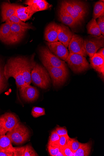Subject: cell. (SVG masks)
Here are the masks:
<instances>
[{"instance_id": "obj_34", "label": "cell", "mask_w": 104, "mask_h": 156, "mask_svg": "<svg viewBox=\"0 0 104 156\" xmlns=\"http://www.w3.org/2000/svg\"><path fill=\"white\" fill-rule=\"evenodd\" d=\"M60 137V136L54 130L51 133L48 143L52 144H59Z\"/></svg>"}, {"instance_id": "obj_41", "label": "cell", "mask_w": 104, "mask_h": 156, "mask_svg": "<svg viewBox=\"0 0 104 156\" xmlns=\"http://www.w3.org/2000/svg\"><path fill=\"white\" fill-rule=\"evenodd\" d=\"M0 156H14L13 151L0 150Z\"/></svg>"}, {"instance_id": "obj_11", "label": "cell", "mask_w": 104, "mask_h": 156, "mask_svg": "<svg viewBox=\"0 0 104 156\" xmlns=\"http://www.w3.org/2000/svg\"><path fill=\"white\" fill-rule=\"evenodd\" d=\"M50 51L59 58L66 62L69 52L67 48L59 41L48 42L47 43Z\"/></svg>"}, {"instance_id": "obj_21", "label": "cell", "mask_w": 104, "mask_h": 156, "mask_svg": "<svg viewBox=\"0 0 104 156\" xmlns=\"http://www.w3.org/2000/svg\"><path fill=\"white\" fill-rule=\"evenodd\" d=\"M83 18L84 19L87 12V6L85 4L81 1H67Z\"/></svg>"}, {"instance_id": "obj_32", "label": "cell", "mask_w": 104, "mask_h": 156, "mask_svg": "<svg viewBox=\"0 0 104 156\" xmlns=\"http://www.w3.org/2000/svg\"><path fill=\"white\" fill-rule=\"evenodd\" d=\"M31 114L34 118H37L45 115V109L43 108L34 107L32 108Z\"/></svg>"}, {"instance_id": "obj_35", "label": "cell", "mask_w": 104, "mask_h": 156, "mask_svg": "<svg viewBox=\"0 0 104 156\" xmlns=\"http://www.w3.org/2000/svg\"><path fill=\"white\" fill-rule=\"evenodd\" d=\"M70 138L68 135L60 136L59 142V144L60 147L67 145Z\"/></svg>"}, {"instance_id": "obj_37", "label": "cell", "mask_w": 104, "mask_h": 156, "mask_svg": "<svg viewBox=\"0 0 104 156\" xmlns=\"http://www.w3.org/2000/svg\"><path fill=\"white\" fill-rule=\"evenodd\" d=\"M25 146L14 147V156H24Z\"/></svg>"}, {"instance_id": "obj_40", "label": "cell", "mask_w": 104, "mask_h": 156, "mask_svg": "<svg viewBox=\"0 0 104 156\" xmlns=\"http://www.w3.org/2000/svg\"><path fill=\"white\" fill-rule=\"evenodd\" d=\"M55 130L60 136L68 135L67 131L64 127H57Z\"/></svg>"}, {"instance_id": "obj_5", "label": "cell", "mask_w": 104, "mask_h": 156, "mask_svg": "<svg viewBox=\"0 0 104 156\" xmlns=\"http://www.w3.org/2000/svg\"><path fill=\"white\" fill-rule=\"evenodd\" d=\"M66 62L73 71L76 73L85 71L90 66L85 57L78 54L69 53Z\"/></svg>"}, {"instance_id": "obj_44", "label": "cell", "mask_w": 104, "mask_h": 156, "mask_svg": "<svg viewBox=\"0 0 104 156\" xmlns=\"http://www.w3.org/2000/svg\"><path fill=\"white\" fill-rule=\"evenodd\" d=\"M96 54L101 57L103 59H104V48H103L100 49Z\"/></svg>"}, {"instance_id": "obj_25", "label": "cell", "mask_w": 104, "mask_h": 156, "mask_svg": "<svg viewBox=\"0 0 104 156\" xmlns=\"http://www.w3.org/2000/svg\"><path fill=\"white\" fill-rule=\"evenodd\" d=\"M9 138L5 135L0 136V150L13 152L14 147Z\"/></svg>"}, {"instance_id": "obj_12", "label": "cell", "mask_w": 104, "mask_h": 156, "mask_svg": "<svg viewBox=\"0 0 104 156\" xmlns=\"http://www.w3.org/2000/svg\"><path fill=\"white\" fill-rule=\"evenodd\" d=\"M0 122L8 132L12 129L19 121L13 113L7 112L0 116Z\"/></svg>"}, {"instance_id": "obj_42", "label": "cell", "mask_w": 104, "mask_h": 156, "mask_svg": "<svg viewBox=\"0 0 104 156\" xmlns=\"http://www.w3.org/2000/svg\"><path fill=\"white\" fill-rule=\"evenodd\" d=\"M39 1V0H28L25 2V4L28 6H30L37 3Z\"/></svg>"}, {"instance_id": "obj_20", "label": "cell", "mask_w": 104, "mask_h": 156, "mask_svg": "<svg viewBox=\"0 0 104 156\" xmlns=\"http://www.w3.org/2000/svg\"><path fill=\"white\" fill-rule=\"evenodd\" d=\"M11 23L6 21L0 26V40L6 44L10 34Z\"/></svg>"}, {"instance_id": "obj_4", "label": "cell", "mask_w": 104, "mask_h": 156, "mask_svg": "<svg viewBox=\"0 0 104 156\" xmlns=\"http://www.w3.org/2000/svg\"><path fill=\"white\" fill-rule=\"evenodd\" d=\"M39 54L41 61L45 67L51 66L67 68L65 62L57 58L47 47L41 48Z\"/></svg>"}, {"instance_id": "obj_26", "label": "cell", "mask_w": 104, "mask_h": 156, "mask_svg": "<svg viewBox=\"0 0 104 156\" xmlns=\"http://www.w3.org/2000/svg\"><path fill=\"white\" fill-rule=\"evenodd\" d=\"M29 6L34 13L37 12L48 10L51 7V5L45 0H39L37 3Z\"/></svg>"}, {"instance_id": "obj_2", "label": "cell", "mask_w": 104, "mask_h": 156, "mask_svg": "<svg viewBox=\"0 0 104 156\" xmlns=\"http://www.w3.org/2000/svg\"><path fill=\"white\" fill-rule=\"evenodd\" d=\"M32 81L36 86L47 89L49 87L51 80L49 75L45 67L36 63L31 73Z\"/></svg>"}, {"instance_id": "obj_29", "label": "cell", "mask_w": 104, "mask_h": 156, "mask_svg": "<svg viewBox=\"0 0 104 156\" xmlns=\"http://www.w3.org/2000/svg\"><path fill=\"white\" fill-rule=\"evenodd\" d=\"M48 149L51 156H56L60 151V147L59 144L48 143Z\"/></svg>"}, {"instance_id": "obj_8", "label": "cell", "mask_w": 104, "mask_h": 156, "mask_svg": "<svg viewBox=\"0 0 104 156\" xmlns=\"http://www.w3.org/2000/svg\"><path fill=\"white\" fill-rule=\"evenodd\" d=\"M19 58L24 80L27 86H29L32 82L31 73L36 63L34 60V56L31 58L19 56Z\"/></svg>"}, {"instance_id": "obj_24", "label": "cell", "mask_w": 104, "mask_h": 156, "mask_svg": "<svg viewBox=\"0 0 104 156\" xmlns=\"http://www.w3.org/2000/svg\"><path fill=\"white\" fill-rule=\"evenodd\" d=\"M88 33L96 36L102 35L96 20L92 19L87 26Z\"/></svg>"}, {"instance_id": "obj_33", "label": "cell", "mask_w": 104, "mask_h": 156, "mask_svg": "<svg viewBox=\"0 0 104 156\" xmlns=\"http://www.w3.org/2000/svg\"><path fill=\"white\" fill-rule=\"evenodd\" d=\"M38 156L30 144L25 146L24 156Z\"/></svg>"}, {"instance_id": "obj_6", "label": "cell", "mask_w": 104, "mask_h": 156, "mask_svg": "<svg viewBox=\"0 0 104 156\" xmlns=\"http://www.w3.org/2000/svg\"><path fill=\"white\" fill-rule=\"evenodd\" d=\"M54 87L62 86L66 80L68 76L67 68L46 66Z\"/></svg>"}, {"instance_id": "obj_7", "label": "cell", "mask_w": 104, "mask_h": 156, "mask_svg": "<svg viewBox=\"0 0 104 156\" xmlns=\"http://www.w3.org/2000/svg\"><path fill=\"white\" fill-rule=\"evenodd\" d=\"M84 44L87 55L92 57L100 48L104 47V36H94L93 37L85 39L84 40Z\"/></svg>"}, {"instance_id": "obj_28", "label": "cell", "mask_w": 104, "mask_h": 156, "mask_svg": "<svg viewBox=\"0 0 104 156\" xmlns=\"http://www.w3.org/2000/svg\"><path fill=\"white\" fill-rule=\"evenodd\" d=\"M11 23L17 24L27 30L33 29L30 25L24 23L16 15L12 16L7 21Z\"/></svg>"}, {"instance_id": "obj_19", "label": "cell", "mask_w": 104, "mask_h": 156, "mask_svg": "<svg viewBox=\"0 0 104 156\" xmlns=\"http://www.w3.org/2000/svg\"><path fill=\"white\" fill-rule=\"evenodd\" d=\"M60 7L65 10L74 19L81 24L84 19L73 8L67 1L62 2Z\"/></svg>"}, {"instance_id": "obj_14", "label": "cell", "mask_w": 104, "mask_h": 156, "mask_svg": "<svg viewBox=\"0 0 104 156\" xmlns=\"http://www.w3.org/2000/svg\"><path fill=\"white\" fill-rule=\"evenodd\" d=\"M73 35L67 27L62 24L59 25L58 40L67 48L68 47Z\"/></svg>"}, {"instance_id": "obj_15", "label": "cell", "mask_w": 104, "mask_h": 156, "mask_svg": "<svg viewBox=\"0 0 104 156\" xmlns=\"http://www.w3.org/2000/svg\"><path fill=\"white\" fill-rule=\"evenodd\" d=\"M59 25L55 23L49 24L46 28L45 31V39L48 42L58 41V36Z\"/></svg>"}, {"instance_id": "obj_27", "label": "cell", "mask_w": 104, "mask_h": 156, "mask_svg": "<svg viewBox=\"0 0 104 156\" xmlns=\"http://www.w3.org/2000/svg\"><path fill=\"white\" fill-rule=\"evenodd\" d=\"M104 15V2L100 1L97 2L94 7L93 19L96 20Z\"/></svg>"}, {"instance_id": "obj_45", "label": "cell", "mask_w": 104, "mask_h": 156, "mask_svg": "<svg viewBox=\"0 0 104 156\" xmlns=\"http://www.w3.org/2000/svg\"><path fill=\"white\" fill-rule=\"evenodd\" d=\"M56 156H64V155L62 152L60 151Z\"/></svg>"}, {"instance_id": "obj_43", "label": "cell", "mask_w": 104, "mask_h": 156, "mask_svg": "<svg viewBox=\"0 0 104 156\" xmlns=\"http://www.w3.org/2000/svg\"><path fill=\"white\" fill-rule=\"evenodd\" d=\"M7 132L4 129L1 122H0V136L5 135Z\"/></svg>"}, {"instance_id": "obj_3", "label": "cell", "mask_w": 104, "mask_h": 156, "mask_svg": "<svg viewBox=\"0 0 104 156\" xmlns=\"http://www.w3.org/2000/svg\"><path fill=\"white\" fill-rule=\"evenodd\" d=\"M6 135L12 143L20 145L28 140L30 137V133L26 126L19 122L12 129L7 132Z\"/></svg>"}, {"instance_id": "obj_16", "label": "cell", "mask_w": 104, "mask_h": 156, "mask_svg": "<svg viewBox=\"0 0 104 156\" xmlns=\"http://www.w3.org/2000/svg\"><path fill=\"white\" fill-rule=\"evenodd\" d=\"M16 5L6 2L2 3L1 6L2 22H6L15 15Z\"/></svg>"}, {"instance_id": "obj_10", "label": "cell", "mask_w": 104, "mask_h": 156, "mask_svg": "<svg viewBox=\"0 0 104 156\" xmlns=\"http://www.w3.org/2000/svg\"><path fill=\"white\" fill-rule=\"evenodd\" d=\"M10 34L6 44H16L23 38L27 30L17 24L11 23Z\"/></svg>"}, {"instance_id": "obj_30", "label": "cell", "mask_w": 104, "mask_h": 156, "mask_svg": "<svg viewBox=\"0 0 104 156\" xmlns=\"http://www.w3.org/2000/svg\"><path fill=\"white\" fill-rule=\"evenodd\" d=\"M81 143L75 139L70 138L67 146L75 153L79 148Z\"/></svg>"}, {"instance_id": "obj_18", "label": "cell", "mask_w": 104, "mask_h": 156, "mask_svg": "<svg viewBox=\"0 0 104 156\" xmlns=\"http://www.w3.org/2000/svg\"><path fill=\"white\" fill-rule=\"evenodd\" d=\"M91 66L96 71L104 74V59L101 56L95 54L90 58Z\"/></svg>"}, {"instance_id": "obj_39", "label": "cell", "mask_w": 104, "mask_h": 156, "mask_svg": "<svg viewBox=\"0 0 104 156\" xmlns=\"http://www.w3.org/2000/svg\"><path fill=\"white\" fill-rule=\"evenodd\" d=\"M33 15L32 13H27L16 15L23 22H25L30 19Z\"/></svg>"}, {"instance_id": "obj_31", "label": "cell", "mask_w": 104, "mask_h": 156, "mask_svg": "<svg viewBox=\"0 0 104 156\" xmlns=\"http://www.w3.org/2000/svg\"><path fill=\"white\" fill-rule=\"evenodd\" d=\"M27 13H31L33 15L34 14L29 6L24 7L17 5L16 10V15H21V14Z\"/></svg>"}, {"instance_id": "obj_36", "label": "cell", "mask_w": 104, "mask_h": 156, "mask_svg": "<svg viewBox=\"0 0 104 156\" xmlns=\"http://www.w3.org/2000/svg\"><path fill=\"white\" fill-rule=\"evenodd\" d=\"M60 151L64 156H74V153L67 145L60 147Z\"/></svg>"}, {"instance_id": "obj_23", "label": "cell", "mask_w": 104, "mask_h": 156, "mask_svg": "<svg viewBox=\"0 0 104 156\" xmlns=\"http://www.w3.org/2000/svg\"><path fill=\"white\" fill-rule=\"evenodd\" d=\"M92 143L91 141L86 144L81 143L79 148L74 153V156H88L91 151Z\"/></svg>"}, {"instance_id": "obj_1", "label": "cell", "mask_w": 104, "mask_h": 156, "mask_svg": "<svg viewBox=\"0 0 104 156\" xmlns=\"http://www.w3.org/2000/svg\"><path fill=\"white\" fill-rule=\"evenodd\" d=\"M4 75L8 81L10 77L15 80L20 90L27 86L23 76L19 56L11 58L7 60L4 66Z\"/></svg>"}, {"instance_id": "obj_38", "label": "cell", "mask_w": 104, "mask_h": 156, "mask_svg": "<svg viewBox=\"0 0 104 156\" xmlns=\"http://www.w3.org/2000/svg\"><path fill=\"white\" fill-rule=\"evenodd\" d=\"M97 24L99 28L102 35L104 36V16L98 18L97 21Z\"/></svg>"}, {"instance_id": "obj_17", "label": "cell", "mask_w": 104, "mask_h": 156, "mask_svg": "<svg viewBox=\"0 0 104 156\" xmlns=\"http://www.w3.org/2000/svg\"><path fill=\"white\" fill-rule=\"evenodd\" d=\"M58 16L61 21L71 28H75L80 24L74 20L67 11L61 7L58 12Z\"/></svg>"}, {"instance_id": "obj_9", "label": "cell", "mask_w": 104, "mask_h": 156, "mask_svg": "<svg viewBox=\"0 0 104 156\" xmlns=\"http://www.w3.org/2000/svg\"><path fill=\"white\" fill-rule=\"evenodd\" d=\"M68 47L70 53L78 54L84 57L87 55L83 39L77 35L73 34Z\"/></svg>"}, {"instance_id": "obj_22", "label": "cell", "mask_w": 104, "mask_h": 156, "mask_svg": "<svg viewBox=\"0 0 104 156\" xmlns=\"http://www.w3.org/2000/svg\"><path fill=\"white\" fill-rule=\"evenodd\" d=\"M5 63L0 57V94L5 91L8 86V82L4 75Z\"/></svg>"}, {"instance_id": "obj_13", "label": "cell", "mask_w": 104, "mask_h": 156, "mask_svg": "<svg viewBox=\"0 0 104 156\" xmlns=\"http://www.w3.org/2000/svg\"><path fill=\"white\" fill-rule=\"evenodd\" d=\"M21 98L25 101L32 102L36 101L39 96V92L36 88L30 85L27 86L20 90Z\"/></svg>"}]
</instances>
